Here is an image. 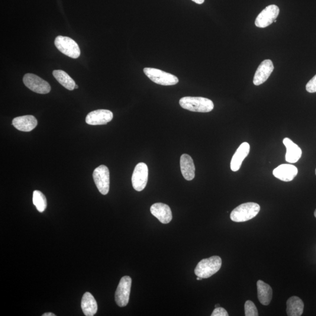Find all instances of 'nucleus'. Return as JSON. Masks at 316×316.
Here are the masks:
<instances>
[{
    "instance_id": "1",
    "label": "nucleus",
    "mask_w": 316,
    "mask_h": 316,
    "mask_svg": "<svg viewBox=\"0 0 316 316\" xmlns=\"http://www.w3.org/2000/svg\"><path fill=\"white\" fill-rule=\"evenodd\" d=\"M179 104L183 108L193 112H209L214 107L211 100L202 97H184L180 100Z\"/></svg>"
},
{
    "instance_id": "2",
    "label": "nucleus",
    "mask_w": 316,
    "mask_h": 316,
    "mask_svg": "<svg viewBox=\"0 0 316 316\" xmlns=\"http://www.w3.org/2000/svg\"><path fill=\"white\" fill-rule=\"evenodd\" d=\"M222 261L218 256H212L203 259L197 265L195 273L197 276L203 279L209 278L217 273L221 267Z\"/></svg>"
},
{
    "instance_id": "3",
    "label": "nucleus",
    "mask_w": 316,
    "mask_h": 316,
    "mask_svg": "<svg viewBox=\"0 0 316 316\" xmlns=\"http://www.w3.org/2000/svg\"><path fill=\"white\" fill-rule=\"evenodd\" d=\"M260 211V206L257 203H244L234 209L230 214V218L234 222H244L251 220Z\"/></svg>"
},
{
    "instance_id": "4",
    "label": "nucleus",
    "mask_w": 316,
    "mask_h": 316,
    "mask_svg": "<svg viewBox=\"0 0 316 316\" xmlns=\"http://www.w3.org/2000/svg\"><path fill=\"white\" fill-rule=\"evenodd\" d=\"M144 72L148 78L158 85L173 86L179 82V79L176 76L159 69L146 67Z\"/></svg>"
},
{
    "instance_id": "5",
    "label": "nucleus",
    "mask_w": 316,
    "mask_h": 316,
    "mask_svg": "<svg viewBox=\"0 0 316 316\" xmlns=\"http://www.w3.org/2000/svg\"><path fill=\"white\" fill-rule=\"evenodd\" d=\"M54 45L60 53L73 59H76L80 55L79 45L69 37L58 36L54 41Z\"/></svg>"
},
{
    "instance_id": "6",
    "label": "nucleus",
    "mask_w": 316,
    "mask_h": 316,
    "mask_svg": "<svg viewBox=\"0 0 316 316\" xmlns=\"http://www.w3.org/2000/svg\"><path fill=\"white\" fill-rule=\"evenodd\" d=\"M23 82L29 89L39 94H48L51 92L50 84L34 74H26L24 76Z\"/></svg>"
},
{
    "instance_id": "7",
    "label": "nucleus",
    "mask_w": 316,
    "mask_h": 316,
    "mask_svg": "<svg viewBox=\"0 0 316 316\" xmlns=\"http://www.w3.org/2000/svg\"><path fill=\"white\" fill-rule=\"evenodd\" d=\"M132 279L130 276H125L121 279L115 293L116 304L120 307L126 306L130 300Z\"/></svg>"
},
{
    "instance_id": "8",
    "label": "nucleus",
    "mask_w": 316,
    "mask_h": 316,
    "mask_svg": "<svg viewBox=\"0 0 316 316\" xmlns=\"http://www.w3.org/2000/svg\"><path fill=\"white\" fill-rule=\"evenodd\" d=\"M93 179L99 191L103 195L108 194L109 189V172L108 167L101 165L94 170Z\"/></svg>"
},
{
    "instance_id": "9",
    "label": "nucleus",
    "mask_w": 316,
    "mask_h": 316,
    "mask_svg": "<svg viewBox=\"0 0 316 316\" xmlns=\"http://www.w3.org/2000/svg\"><path fill=\"white\" fill-rule=\"evenodd\" d=\"M279 12L278 6L276 5L267 6L257 16L255 24L259 28H263L268 27L275 22L277 17H278Z\"/></svg>"
},
{
    "instance_id": "10",
    "label": "nucleus",
    "mask_w": 316,
    "mask_h": 316,
    "mask_svg": "<svg viewBox=\"0 0 316 316\" xmlns=\"http://www.w3.org/2000/svg\"><path fill=\"white\" fill-rule=\"evenodd\" d=\"M148 179V167L147 164L141 162L135 166L133 176L132 184L134 189L138 192H141L147 185Z\"/></svg>"
},
{
    "instance_id": "11",
    "label": "nucleus",
    "mask_w": 316,
    "mask_h": 316,
    "mask_svg": "<svg viewBox=\"0 0 316 316\" xmlns=\"http://www.w3.org/2000/svg\"><path fill=\"white\" fill-rule=\"evenodd\" d=\"M113 118V114L108 109H98L90 112L86 116L87 124L92 125H105Z\"/></svg>"
},
{
    "instance_id": "12",
    "label": "nucleus",
    "mask_w": 316,
    "mask_h": 316,
    "mask_svg": "<svg viewBox=\"0 0 316 316\" xmlns=\"http://www.w3.org/2000/svg\"><path fill=\"white\" fill-rule=\"evenodd\" d=\"M274 69L272 61L270 59L263 60L260 64L254 77L253 83L256 86H260L265 82Z\"/></svg>"
},
{
    "instance_id": "13",
    "label": "nucleus",
    "mask_w": 316,
    "mask_h": 316,
    "mask_svg": "<svg viewBox=\"0 0 316 316\" xmlns=\"http://www.w3.org/2000/svg\"><path fill=\"white\" fill-rule=\"evenodd\" d=\"M298 173L297 167L291 164H280L273 171V176L283 182L292 181Z\"/></svg>"
},
{
    "instance_id": "14",
    "label": "nucleus",
    "mask_w": 316,
    "mask_h": 316,
    "mask_svg": "<svg viewBox=\"0 0 316 316\" xmlns=\"http://www.w3.org/2000/svg\"><path fill=\"white\" fill-rule=\"evenodd\" d=\"M151 213L163 224H168L172 220V213L168 205L162 203H155L151 206Z\"/></svg>"
},
{
    "instance_id": "15",
    "label": "nucleus",
    "mask_w": 316,
    "mask_h": 316,
    "mask_svg": "<svg viewBox=\"0 0 316 316\" xmlns=\"http://www.w3.org/2000/svg\"><path fill=\"white\" fill-rule=\"evenodd\" d=\"M12 124L19 131L30 132L37 126L38 121L34 116L28 115L13 119Z\"/></svg>"
},
{
    "instance_id": "16",
    "label": "nucleus",
    "mask_w": 316,
    "mask_h": 316,
    "mask_svg": "<svg viewBox=\"0 0 316 316\" xmlns=\"http://www.w3.org/2000/svg\"><path fill=\"white\" fill-rule=\"evenodd\" d=\"M250 146L247 143H243L240 145L235 153L230 163L232 171L237 172L240 169L242 163L250 153Z\"/></svg>"
},
{
    "instance_id": "17",
    "label": "nucleus",
    "mask_w": 316,
    "mask_h": 316,
    "mask_svg": "<svg viewBox=\"0 0 316 316\" xmlns=\"http://www.w3.org/2000/svg\"><path fill=\"white\" fill-rule=\"evenodd\" d=\"M180 169L184 178L190 181L195 177V166L191 157L183 154L180 157Z\"/></svg>"
},
{
    "instance_id": "18",
    "label": "nucleus",
    "mask_w": 316,
    "mask_h": 316,
    "mask_svg": "<svg viewBox=\"0 0 316 316\" xmlns=\"http://www.w3.org/2000/svg\"><path fill=\"white\" fill-rule=\"evenodd\" d=\"M283 143L286 148L285 159L287 162L291 163L297 162L302 157L301 148L288 138H284Z\"/></svg>"
},
{
    "instance_id": "19",
    "label": "nucleus",
    "mask_w": 316,
    "mask_h": 316,
    "mask_svg": "<svg viewBox=\"0 0 316 316\" xmlns=\"http://www.w3.org/2000/svg\"><path fill=\"white\" fill-rule=\"evenodd\" d=\"M258 298L261 304L264 306L270 304L272 299V289L268 284L259 280L257 282Z\"/></svg>"
},
{
    "instance_id": "20",
    "label": "nucleus",
    "mask_w": 316,
    "mask_h": 316,
    "mask_svg": "<svg viewBox=\"0 0 316 316\" xmlns=\"http://www.w3.org/2000/svg\"><path fill=\"white\" fill-rule=\"evenodd\" d=\"M81 307L84 315L93 316L98 312V304L93 296L90 292L84 294L81 303Z\"/></svg>"
},
{
    "instance_id": "21",
    "label": "nucleus",
    "mask_w": 316,
    "mask_h": 316,
    "mask_svg": "<svg viewBox=\"0 0 316 316\" xmlns=\"http://www.w3.org/2000/svg\"><path fill=\"white\" fill-rule=\"evenodd\" d=\"M287 315L289 316H301L304 313V302L298 296H292L286 302Z\"/></svg>"
},
{
    "instance_id": "22",
    "label": "nucleus",
    "mask_w": 316,
    "mask_h": 316,
    "mask_svg": "<svg viewBox=\"0 0 316 316\" xmlns=\"http://www.w3.org/2000/svg\"><path fill=\"white\" fill-rule=\"evenodd\" d=\"M53 75L61 85L69 90H73L75 88V82L68 74L61 70H54Z\"/></svg>"
},
{
    "instance_id": "23",
    "label": "nucleus",
    "mask_w": 316,
    "mask_h": 316,
    "mask_svg": "<svg viewBox=\"0 0 316 316\" xmlns=\"http://www.w3.org/2000/svg\"><path fill=\"white\" fill-rule=\"evenodd\" d=\"M33 203L38 211L43 212L47 206V199L45 195L39 190H35L33 193Z\"/></svg>"
},
{
    "instance_id": "24",
    "label": "nucleus",
    "mask_w": 316,
    "mask_h": 316,
    "mask_svg": "<svg viewBox=\"0 0 316 316\" xmlns=\"http://www.w3.org/2000/svg\"><path fill=\"white\" fill-rule=\"evenodd\" d=\"M245 316H258L259 312H258L257 308L256 305L252 301H247L245 304Z\"/></svg>"
},
{
    "instance_id": "25",
    "label": "nucleus",
    "mask_w": 316,
    "mask_h": 316,
    "mask_svg": "<svg viewBox=\"0 0 316 316\" xmlns=\"http://www.w3.org/2000/svg\"><path fill=\"white\" fill-rule=\"evenodd\" d=\"M306 89L309 93L316 92V75L307 83Z\"/></svg>"
},
{
    "instance_id": "26",
    "label": "nucleus",
    "mask_w": 316,
    "mask_h": 316,
    "mask_svg": "<svg viewBox=\"0 0 316 316\" xmlns=\"http://www.w3.org/2000/svg\"><path fill=\"white\" fill-rule=\"evenodd\" d=\"M211 316H228V314L224 308L221 307L215 308L212 312Z\"/></svg>"
},
{
    "instance_id": "27",
    "label": "nucleus",
    "mask_w": 316,
    "mask_h": 316,
    "mask_svg": "<svg viewBox=\"0 0 316 316\" xmlns=\"http://www.w3.org/2000/svg\"><path fill=\"white\" fill-rule=\"evenodd\" d=\"M192 1L197 3V4H202L203 3H204L205 0H192Z\"/></svg>"
},
{
    "instance_id": "28",
    "label": "nucleus",
    "mask_w": 316,
    "mask_h": 316,
    "mask_svg": "<svg viewBox=\"0 0 316 316\" xmlns=\"http://www.w3.org/2000/svg\"><path fill=\"white\" fill-rule=\"evenodd\" d=\"M43 316H55L56 315L53 314H52V313H45V314H44V315H42Z\"/></svg>"
},
{
    "instance_id": "29",
    "label": "nucleus",
    "mask_w": 316,
    "mask_h": 316,
    "mask_svg": "<svg viewBox=\"0 0 316 316\" xmlns=\"http://www.w3.org/2000/svg\"><path fill=\"white\" fill-rule=\"evenodd\" d=\"M196 279H197V280H202V279H203V278H201V277H199V276L197 277V278H196Z\"/></svg>"
},
{
    "instance_id": "30",
    "label": "nucleus",
    "mask_w": 316,
    "mask_h": 316,
    "mask_svg": "<svg viewBox=\"0 0 316 316\" xmlns=\"http://www.w3.org/2000/svg\"><path fill=\"white\" fill-rule=\"evenodd\" d=\"M219 307H220V305H215V308H219Z\"/></svg>"
},
{
    "instance_id": "31",
    "label": "nucleus",
    "mask_w": 316,
    "mask_h": 316,
    "mask_svg": "<svg viewBox=\"0 0 316 316\" xmlns=\"http://www.w3.org/2000/svg\"><path fill=\"white\" fill-rule=\"evenodd\" d=\"M75 89H77V88H78V86H77V85H75Z\"/></svg>"
},
{
    "instance_id": "32",
    "label": "nucleus",
    "mask_w": 316,
    "mask_h": 316,
    "mask_svg": "<svg viewBox=\"0 0 316 316\" xmlns=\"http://www.w3.org/2000/svg\"><path fill=\"white\" fill-rule=\"evenodd\" d=\"M315 217L316 218V211H315Z\"/></svg>"
},
{
    "instance_id": "33",
    "label": "nucleus",
    "mask_w": 316,
    "mask_h": 316,
    "mask_svg": "<svg viewBox=\"0 0 316 316\" xmlns=\"http://www.w3.org/2000/svg\"></svg>"
}]
</instances>
